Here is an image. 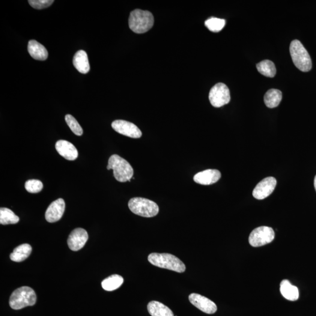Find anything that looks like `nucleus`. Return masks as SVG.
I'll return each mask as SVG.
<instances>
[{"mask_svg":"<svg viewBox=\"0 0 316 316\" xmlns=\"http://www.w3.org/2000/svg\"><path fill=\"white\" fill-rule=\"evenodd\" d=\"M282 98V92L277 89H270L264 96L265 105L268 108L273 109L278 107Z\"/></svg>","mask_w":316,"mask_h":316,"instance_id":"nucleus-21","label":"nucleus"},{"mask_svg":"<svg viewBox=\"0 0 316 316\" xmlns=\"http://www.w3.org/2000/svg\"><path fill=\"white\" fill-rule=\"evenodd\" d=\"M280 291L286 299L295 301L299 299V289L296 286L292 285L288 280H283L280 284Z\"/></svg>","mask_w":316,"mask_h":316,"instance_id":"nucleus-18","label":"nucleus"},{"mask_svg":"<svg viewBox=\"0 0 316 316\" xmlns=\"http://www.w3.org/2000/svg\"><path fill=\"white\" fill-rule=\"evenodd\" d=\"M108 170H113V174L115 180L120 182L131 181L133 178L134 169L129 162L118 155H113L109 159Z\"/></svg>","mask_w":316,"mask_h":316,"instance_id":"nucleus-3","label":"nucleus"},{"mask_svg":"<svg viewBox=\"0 0 316 316\" xmlns=\"http://www.w3.org/2000/svg\"><path fill=\"white\" fill-rule=\"evenodd\" d=\"M128 207L134 214L144 217H153L159 213L156 203L145 198H134L128 202Z\"/></svg>","mask_w":316,"mask_h":316,"instance_id":"nucleus-6","label":"nucleus"},{"mask_svg":"<svg viewBox=\"0 0 316 316\" xmlns=\"http://www.w3.org/2000/svg\"><path fill=\"white\" fill-rule=\"evenodd\" d=\"M292 61L296 67L303 72L311 70L312 62L309 53L299 40L292 42L289 47Z\"/></svg>","mask_w":316,"mask_h":316,"instance_id":"nucleus-4","label":"nucleus"},{"mask_svg":"<svg viewBox=\"0 0 316 316\" xmlns=\"http://www.w3.org/2000/svg\"><path fill=\"white\" fill-rule=\"evenodd\" d=\"M154 23V16L151 12L138 9L131 12L128 20L130 28L136 34L148 32L153 27Z\"/></svg>","mask_w":316,"mask_h":316,"instance_id":"nucleus-2","label":"nucleus"},{"mask_svg":"<svg viewBox=\"0 0 316 316\" xmlns=\"http://www.w3.org/2000/svg\"><path fill=\"white\" fill-rule=\"evenodd\" d=\"M88 238V232L85 229L81 228L74 229L68 237V246L73 251H79L85 246Z\"/></svg>","mask_w":316,"mask_h":316,"instance_id":"nucleus-12","label":"nucleus"},{"mask_svg":"<svg viewBox=\"0 0 316 316\" xmlns=\"http://www.w3.org/2000/svg\"><path fill=\"white\" fill-rule=\"evenodd\" d=\"M28 50L29 55L35 60L45 61L48 56V52L45 47L35 40L29 41Z\"/></svg>","mask_w":316,"mask_h":316,"instance_id":"nucleus-16","label":"nucleus"},{"mask_svg":"<svg viewBox=\"0 0 316 316\" xmlns=\"http://www.w3.org/2000/svg\"><path fill=\"white\" fill-rule=\"evenodd\" d=\"M208 97L211 105L217 108L227 104L231 99L229 89L222 83H217L211 88Z\"/></svg>","mask_w":316,"mask_h":316,"instance_id":"nucleus-8","label":"nucleus"},{"mask_svg":"<svg viewBox=\"0 0 316 316\" xmlns=\"http://www.w3.org/2000/svg\"><path fill=\"white\" fill-rule=\"evenodd\" d=\"M151 264L164 269L183 273L186 271V266L177 256L167 253H152L148 257Z\"/></svg>","mask_w":316,"mask_h":316,"instance_id":"nucleus-1","label":"nucleus"},{"mask_svg":"<svg viewBox=\"0 0 316 316\" xmlns=\"http://www.w3.org/2000/svg\"><path fill=\"white\" fill-rule=\"evenodd\" d=\"M43 183L39 180H31L26 181L25 188L27 192L31 193L40 192L43 189Z\"/></svg>","mask_w":316,"mask_h":316,"instance_id":"nucleus-27","label":"nucleus"},{"mask_svg":"<svg viewBox=\"0 0 316 316\" xmlns=\"http://www.w3.org/2000/svg\"><path fill=\"white\" fill-rule=\"evenodd\" d=\"M221 177V173L218 170L207 169L195 175L193 180L202 185H210L217 182Z\"/></svg>","mask_w":316,"mask_h":316,"instance_id":"nucleus-14","label":"nucleus"},{"mask_svg":"<svg viewBox=\"0 0 316 316\" xmlns=\"http://www.w3.org/2000/svg\"><path fill=\"white\" fill-rule=\"evenodd\" d=\"M275 232L269 226H262L256 228L251 232L249 237L250 245L253 247L264 246L274 240Z\"/></svg>","mask_w":316,"mask_h":316,"instance_id":"nucleus-7","label":"nucleus"},{"mask_svg":"<svg viewBox=\"0 0 316 316\" xmlns=\"http://www.w3.org/2000/svg\"><path fill=\"white\" fill-rule=\"evenodd\" d=\"M148 311L152 316H174V313L168 307L157 301L148 303Z\"/></svg>","mask_w":316,"mask_h":316,"instance_id":"nucleus-19","label":"nucleus"},{"mask_svg":"<svg viewBox=\"0 0 316 316\" xmlns=\"http://www.w3.org/2000/svg\"><path fill=\"white\" fill-rule=\"evenodd\" d=\"M65 121L72 132L77 136L83 135V131L78 122L72 115L68 114L65 116Z\"/></svg>","mask_w":316,"mask_h":316,"instance_id":"nucleus-26","label":"nucleus"},{"mask_svg":"<svg viewBox=\"0 0 316 316\" xmlns=\"http://www.w3.org/2000/svg\"><path fill=\"white\" fill-rule=\"evenodd\" d=\"M276 183V179L273 177L265 178L253 189V196L258 200H263L268 198L275 190Z\"/></svg>","mask_w":316,"mask_h":316,"instance_id":"nucleus-10","label":"nucleus"},{"mask_svg":"<svg viewBox=\"0 0 316 316\" xmlns=\"http://www.w3.org/2000/svg\"><path fill=\"white\" fill-rule=\"evenodd\" d=\"M314 184H315V189H316V176L315 178Z\"/></svg>","mask_w":316,"mask_h":316,"instance_id":"nucleus-29","label":"nucleus"},{"mask_svg":"<svg viewBox=\"0 0 316 316\" xmlns=\"http://www.w3.org/2000/svg\"><path fill=\"white\" fill-rule=\"evenodd\" d=\"M20 221V218L13 211L7 208H0V224L2 225H14Z\"/></svg>","mask_w":316,"mask_h":316,"instance_id":"nucleus-24","label":"nucleus"},{"mask_svg":"<svg viewBox=\"0 0 316 316\" xmlns=\"http://www.w3.org/2000/svg\"><path fill=\"white\" fill-rule=\"evenodd\" d=\"M123 277L118 275H113L103 280L101 286L106 291H113L120 288L123 284Z\"/></svg>","mask_w":316,"mask_h":316,"instance_id":"nucleus-22","label":"nucleus"},{"mask_svg":"<svg viewBox=\"0 0 316 316\" xmlns=\"http://www.w3.org/2000/svg\"><path fill=\"white\" fill-rule=\"evenodd\" d=\"M256 68L262 75L268 77H273L276 75V69L275 64L270 60H265L256 65Z\"/></svg>","mask_w":316,"mask_h":316,"instance_id":"nucleus-23","label":"nucleus"},{"mask_svg":"<svg viewBox=\"0 0 316 316\" xmlns=\"http://www.w3.org/2000/svg\"><path fill=\"white\" fill-rule=\"evenodd\" d=\"M54 1L53 0H29L28 1L31 7L37 10H42L48 7Z\"/></svg>","mask_w":316,"mask_h":316,"instance_id":"nucleus-28","label":"nucleus"},{"mask_svg":"<svg viewBox=\"0 0 316 316\" xmlns=\"http://www.w3.org/2000/svg\"><path fill=\"white\" fill-rule=\"evenodd\" d=\"M190 302L197 308L207 314H214L217 312V307L213 301L202 295L192 293L189 295Z\"/></svg>","mask_w":316,"mask_h":316,"instance_id":"nucleus-11","label":"nucleus"},{"mask_svg":"<svg viewBox=\"0 0 316 316\" xmlns=\"http://www.w3.org/2000/svg\"><path fill=\"white\" fill-rule=\"evenodd\" d=\"M73 64L80 73L86 74L90 70L88 56L84 50H79L76 53L74 56Z\"/></svg>","mask_w":316,"mask_h":316,"instance_id":"nucleus-17","label":"nucleus"},{"mask_svg":"<svg viewBox=\"0 0 316 316\" xmlns=\"http://www.w3.org/2000/svg\"><path fill=\"white\" fill-rule=\"evenodd\" d=\"M226 25V21L217 18L211 17L205 21V25L211 32H218L222 31Z\"/></svg>","mask_w":316,"mask_h":316,"instance_id":"nucleus-25","label":"nucleus"},{"mask_svg":"<svg viewBox=\"0 0 316 316\" xmlns=\"http://www.w3.org/2000/svg\"><path fill=\"white\" fill-rule=\"evenodd\" d=\"M112 127L116 132L132 138H139L142 132L135 124L125 120H115L113 122Z\"/></svg>","mask_w":316,"mask_h":316,"instance_id":"nucleus-9","label":"nucleus"},{"mask_svg":"<svg viewBox=\"0 0 316 316\" xmlns=\"http://www.w3.org/2000/svg\"><path fill=\"white\" fill-rule=\"evenodd\" d=\"M31 252V246L28 244H23L14 249L11 253L10 259L14 262H22L30 255Z\"/></svg>","mask_w":316,"mask_h":316,"instance_id":"nucleus-20","label":"nucleus"},{"mask_svg":"<svg viewBox=\"0 0 316 316\" xmlns=\"http://www.w3.org/2000/svg\"><path fill=\"white\" fill-rule=\"evenodd\" d=\"M65 203L64 199H58L53 202L47 208L45 219L49 223H55L61 220L64 215Z\"/></svg>","mask_w":316,"mask_h":316,"instance_id":"nucleus-13","label":"nucleus"},{"mask_svg":"<svg viewBox=\"0 0 316 316\" xmlns=\"http://www.w3.org/2000/svg\"><path fill=\"white\" fill-rule=\"evenodd\" d=\"M55 148L60 156L68 160H74L78 157V151L71 143L59 140L56 143Z\"/></svg>","mask_w":316,"mask_h":316,"instance_id":"nucleus-15","label":"nucleus"},{"mask_svg":"<svg viewBox=\"0 0 316 316\" xmlns=\"http://www.w3.org/2000/svg\"><path fill=\"white\" fill-rule=\"evenodd\" d=\"M37 301L35 292L28 286L16 289L10 298V306L14 310H20L27 306H34Z\"/></svg>","mask_w":316,"mask_h":316,"instance_id":"nucleus-5","label":"nucleus"}]
</instances>
